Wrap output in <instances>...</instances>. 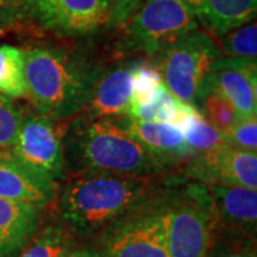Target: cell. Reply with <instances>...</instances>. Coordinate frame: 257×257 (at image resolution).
<instances>
[{
    "instance_id": "6da1fadb",
    "label": "cell",
    "mask_w": 257,
    "mask_h": 257,
    "mask_svg": "<svg viewBox=\"0 0 257 257\" xmlns=\"http://www.w3.org/2000/svg\"><path fill=\"white\" fill-rule=\"evenodd\" d=\"M175 173L69 176L55 202L60 223L72 234L101 237L117 223L159 200Z\"/></svg>"
},
{
    "instance_id": "7a4b0ae2",
    "label": "cell",
    "mask_w": 257,
    "mask_h": 257,
    "mask_svg": "<svg viewBox=\"0 0 257 257\" xmlns=\"http://www.w3.org/2000/svg\"><path fill=\"white\" fill-rule=\"evenodd\" d=\"M63 153L67 177L86 173L155 176L176 172L124 133L113 119H87L80 113L64 123Z\"/></svg>"
},
{
    "instance_id": "3957f363",
    "label": "cell",
    "mask_w": 257,
    "mask_h": 257,
    "mask_svg": "<svg viewBox=\"0 0 257 257\" xmlns=\"http://www.w3.org/2000/svg\"><path fill=\"white\" fill-rule=\"evenodd\" d=\"M101 67L66 47L36 46L25 50L28 100L33 110L55 121H67L92 99Z\"/></svg>"
},
{
    "instance_id": "277c9868",
    "label": "cell",
    "mask_w": 257,
    "mask_h": 257,
    "mask_svg": "<svg viewBox=\"0 0 257 257\" xmlns=\"http://www.w3.org/2000/svg\"><path fill=\"white\" fill-rule=\"evenodd\" d=\"M110 26L117 28L126 49L157 56L196 30L199 19L183 0H114Z\"/></svg>"
},
{
    "instance_id": "5b68a950",
    "label": "cell",
    "mask_w": 257,
    "mask_h": 257,
    "mask_svg": "<svg viewBox=\"0 0 257 257\" xmlns=\"http://www.w3.org/2000/svg\"><path fill=\"white\" fill-rule=\"evenodd\" d=\"M165 217L169 256H207L217 217L206 184L176 172L166 190Z\"/></svg>"
},
{
    "instance_id": "8992f818",
    "label": "cell",
    "mask_w": 257,
    "mask_h": 257,
    "mask_svg": "<svg viewBox=\"0 0 257 257\" xmlns=\"http://www.w3.org/2000/svg\"><path fill=\"white\" fill-rule=\"evenodd\" d=\"M221 56L210 33L192 30L155 56L165 87L176 99L197 109L213 63Z\"/></svg>"
},
{
    "instance_id": "52a82bcc",
    "label": "cell",
    "mask_w": 257,
    "mask_h": 257,
    "mask_svg": "<svg viewBox=\"0 0 257 257\" xmlns=\"http://www.w3.org/2000/svg\"><path fill=\"white\" fill-rule=\"evenodd\" d=\"M64 123L55 121L36 110H23L18 135L9 155L22 166L47 182L66 180L63 153Z\"/></svg>"
},
{
    "instance_id": "ba28073f",
    "label": "cell",
    "mask_w": 257,
    "mask_h": 257,
    "mask_svg": "<svg viewBox=\"0 0 257 257\" xmlns=\"http://www.w3.org/2000/svg\"><path fill=\"white\" fill-rule=\"evenodd\" d=\"M165 196L166 192L159 200L106 231L99 248L103 257H170L166 241Z\"/></svg>"
},
{
    "instance_id": "9c48e42d",
    "label": "cell",
    "mask_w": 257,
    "mask_h": 257,
    "mask_svg": "<svg viewBox=\"0 0 257 257\" xmlns=\"http://www.w3.org/2000/svg\"><path fill=\"white\" fill-rule=\"evenodd\" d=\"M177 173L193 182L210 186H241L257 190V155L234 147L196 153Z\"/></svg>"
},
{
    "instance_id": "30bf717a",
    "label": "cell",
    "mask_w": 257,
    "mask_h": 257,
    "mask_svg": "<svg viewBox=\"0 0 257 257\" xmlns=\"http://www.w3.org/2000/svg\"><path fill=\"white\" fill-rule=\"evenodd\" d=\"M206 90L219 93L240 117H257L256 60L220 56L211 66Z\"/></svg>"
},
{
    "instance_id": "8fae6325",
    "label": "cell",
    "mask_w": 257,
    "mask_h": 257,
    "mask_svg": "<svg viewBox=\"0 0 257 257\" xmlns=\"http://www.w3.org/2000/svg\"><path fill=\"white\" fill-rule=\"evenodd\" d=\"M113 120L124 133H127L130 138L135 139L152 155L159 157L176 172L196 155L187 146L182 130L176 124L143 121L133 119L127 114Z\"/></svg>"
},
{
    "instance_id": "7c38bea8",
    "label": "cell",
    "mask_w": 257,
    "mask_h": 257,
    "mask_svg": "<svg viewBox=\"0 0 257 257\" xmlns=\"http://www.w3.org/2000/svg\"><path fill=\"white\" fill-rule=\"evenodd\" d=\"M136 62L101 69L92 99L80 113L87 119H119L126 116L133 92V69Z\"/></svg>"
},
{
    "instance_id": "4fadbf2b",
    "label": "cell",
    "mask_w": 257,
    "mask_h": 257,
    "mask_svg": "<svg viewBox=\"0 0 257 257\" xmlns=\"http://www.w3.org/2000/svg\"><path fill=\"white\" fill-rule=\"evenodd\" d=\"M0 199L28 203L45 210L55 204L57 186L20 165L9 152L0 150Z\"/></svg>"
},
{
    "instance_id": "5bb4252c",
    "label": "cell",
    "mask_w": 257,
    "mask_h": 257,
    "mask_svg": "<svg viewBox=\"0 0 257 257\" xmlns=\"http://www.w3.org/2000/svg\"><path fill=\"white\" fill-rule=\"evenodd\" d=\"M114 0H53L52 30L87 36L110 26Z\"/></svg>"
},
{
    "instance_id": "9a60e30c",
    "label": "cell",
    "mask_w": 257,
    "mask_h": 257,
    "mask_svg": "<svg viewBox=\"0 0 257 257\" xmlns=\"http://www.w3.org/2000/svg\"><path fill=\"white\" fill-rule=\"evenodd\" d=\"M214 204L217 224L256 237L257 190L241 186H207Z\"/></svg>"
},
{
    "instance_id": "2e32d148",
    "label": "cell",
    "mask_w": 257,
    "mask_h": 257,
    "mask_svg": "<svg viewBox=\"0 0 257 257\" xmlns=\"http://www.w3.org/2000/svg\"><path fill=\"white\" fill-rule=\"evenodd\" d=\"M43 223V209L0 199V257H18Z\"/></svg>"
},
{
    "instance_id": "e0dca14e",
    "label": "cell",
    "mask_w": 257,
    "mask_h": 257,
    "mask_svg": "<svg viewBox=\"0 0 257 257\" xmlns=\"http://www.w3.org/2000/svg\"><path fill=\"white\" fill-rule=\"evenodd\" d=\"M257 0H204L197 19L214 36H223L256 18Z\"/></svg>"
},
{
    "instance_id": "ac0fdd59",
    "label": "cell",
    "mask_w": 257,
    "mask_h": 257,
    "mask_svg": "<svg viewBox=\"0 0 257 257\" xmlns=\"http://www.w3.org/2000/svg\"><path fill=\"white\" fill-rule=\"evenodd\" d=\"M28 28L50 30L42 0H0V35Z\"/></svg>"
},
{
    "instance_id": "d6986e66",
    "label": "cell",
    "mask_w": 257,
    "mask_h": 257,
    "mask_svg": "<svg viewBox=\"0 0 257 257\" xmlns=\"http://www.w3.org/2000/svg\"><path fill=\"white\" fill-rule=\"evenodd\" d=\"M177 127L182 130L187 146L194 153L210 152L227 146L224 135L219 128L210 124L203 117L202 113L194 109L193 106L189 107V110L186 111L182 120L177 123Z\"/></svg>"
},
{
    "instance_id": "ffe728a7",
    "label": "cell",
    "mask_w": 257,
    "mask_h": 257,
    "mask_svg": "<svg viewBox=\"0 0 257 257\" xmlns=\"http://www.w3.org/2000/svg\"><path fill=\"white\" fill-rule=\"evenodd\" d=\"M0 94L8 99H28L25 77V50L20 47L0 46Z\"/></svg>"
},
{
    "instance_id": "44dd1931",
    "label": "cell",
    "mask_w": 257,
    "mask_h": 257,
    "mask_svg": "<svg viewBox=\"0 0 257 257\" xmlns=\"http://www.w3.org/2000/svg\"><path fill=\"white\" fill-rule=\"evenodd\" d=\"M190 104H186L176 99L172 93L165 87L159 89L155 99L145 106H130L127 116L143 121H156V123H170L176 124L182 120Z\"/></svg>"
},
{
    "instance_id": "7402d4cb",
    "label": "cell",
    "mask_w": 257,
    "mask_h": 257,
    "mask_svg": "<svg viewBox=\"0 0 257 257\" xmlns=\"http://www.w3.org/2000/svg\"><path fill=\"white\" fill-rule=\"evenodd\" d=\"M72 243V233L63 223H50L39 229L18 257H59Z\"/></svg>"
},
{
    "instance_id": "603a6c76",
    "label": "cell",
    "mask_w": 257,
    "mask_h": 257,
    "mask_svg": "<svg viewBox=\"0 0 257 257\" xmlns=\"http://www.w3.org/2000/svg\"><path fill=\"white\" fill-rule=\"evenodd\" d=\"M206 257H257L256 237L216 224Z\"/></svg>"
},
{
    "instance_id": "cb8c5ba5",
    "label": "cell",
    "mask_w": 257,
    "mask_h": 257,
    "mask_svg": "<svg viewBox=\"0 0 257 257\" xmlns=\"http://www.w3.org/2000/svg\"><path fill=\"white\" fill-rule=\"evenodd\" d=\"M216 45L221 56L256 60L257 56V25L256 22H248L243 26L233 29L223 36H219Z\"/></svg>"
},
{
    "instance_id": "d4e9b609",
    "label": "cell",
    "mask_w": 257,
    "mask_h": 257,
    "mask_svg": "<svg viewBox=\"0 0 257 257\" xmlns=\"http://www.w3.org/2000/svg\"><path fill=\"white\" fill-rule=\"evenodd\" d=\"M162 86H163V80L156 66L149 62L138 60L133 69V92H132L130 106L149 104L155 99Z\"/></svg>"
},
{
    "instance_id": "484cf974",
    "label": "cell",
    "mask_w": 257,
    "mask_h": 257,
    "mask_svg": "<svg viewBox=\"0 0 257 257\" xmlns=\"http://www.w3.org/2000/svg\"><path fill=\"white\" fill-rule=\"evenodd\" d=\"M197 110L202 113L203 117L210 124L219 128L223 135L240 119V116L229 101L213 90L204 92L202 100L197 106Z\"/></svg>"
},
{
    "instance_id": "4316f807",
    "label": "cell",
    "mask_w": 257,
    "mask_h": 257,
    "mask_svg": "<svg viewBox=\"0 0 257 257\" xmlns=\"http://www.w3.org/2000/svg\"><path fill=\"white\" fill-rule=\"evenodd\" d=\"M23 110L13 101L0 94V150L8 152L18 135Z\"/></svg>"
},
{
    "instance_id": "83f0119b",
    "label": "cell",
    "mask_w": 257,
    "mask_h": 257,
    "mask_svg": "<svg viewBox=\"0 0 257 257\" xmlns=\"http://www.w3.org/2000/svg\"><path fill=\"white\" fill-rule=\"evenodd\" d=\"M227 146L244 150V152H257V117L243 119L240 117L231 128L224 133Z\"/></svg>"
},
{
    "instance_id": "f1b7e54d",
    "label": "cell",
    "mask_w": 257,
    "mask_h": 257,
    "mask_svg": "<svg viewBox=\"0 0 257 257\" xmlns=\"http://www.w3.org/2000/svg\"><path fill=\"white\" fill-rule=\"evenodd\" d=\"M59 257H103L101 251L93 246H76L70 244Z\"/></svg>"
},
{
    "instance_id": "f546056e",
    "label": "cell",
    "mask_w": 257,
    "mask_h": 257,
    "mask_svg": "<svg viewBox=\"0 0 257 257\" xmlns=\"http://www.w3.org/2000/svg\"><path fill=\"white\" fill-rule=\"evenodd\" d=\"M183 2H186L190 8H192L194 12H196V15H197V12L202 9L203 3H204V0H183Z\"/></svg>"
},
{
    "instance_id": "4dcf8cb0",
    "label": "cell",
    "mask_w": 257,
    "mask_h": 257,
    "mask_svg": "<svg viewBox=\"0 0 257 257\" xmlns=\"http://www.w3.org/2000/svg\"><path fill=\"white\" fill-rule=\"evenodd\" d=\"M52 2L53 0H42V3L45 5V8L47 10V15H49V26H50V30H52Z\"/></svg>"
}]
</instances>
